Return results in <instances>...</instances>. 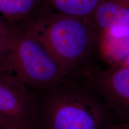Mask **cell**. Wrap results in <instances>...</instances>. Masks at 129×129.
<instances>
[{
	"mask_svg": "<svg viewBox=\"0 0 129 129\" xmlns=\"http://www.w3.org/2000/svg\"><path fill=\"white\" fill-rule=\"evenodd\" d=\"M0 125L4 129L37 127L34 92L0 76Z\"/></svg>",
	"mask_w": 129,
	"mask_h": 129,
	"instance_id": "5b68a950",
	"label": "cell"
},
{
	"mask_svg": "<svg viewBox=\"0 0 129 129\" xmlns=\"http://www.w3.org/2000/svg\"><path fill=\"white\" fill-rule=\"evenodd\" d=\"M13 32V27L0 16V67L7 51Z\"/></svg>",
	"mask_w": 129,
	"mask_h": 129,
	"instance_id": "9c48e42d",
	"label": "cell"
},
{
	"mask_svg": "<svg viewBox=\"0 0 129 129\" xmlns=\"http://www.w3.org/2000/svg\"><path fill=\"white\" fill-rule=\"evenodd\" d=\"M13 27L0 76L37 91L61 81L65 74L42 45L28 34Z\"/></svg>",
	"mask_w": 129,
	"mask_h": 129,
	"instance_id": "3957f363",
	"label": "cell"
},
{
	"mask_svg": "<svg viewBox=\"0 0 129 129\" xmlns=\"http://www.w3.org/2000/svg\"><path fill=\"white\" fill-rule=\"evenodd\" d=\"M31 129H38V128H37V127H35V128H31Z\"/></svg>",
	"mask_w": 129,
	"mask_h": 129,
	"instance_id": "7c38bea8",
	"label": "cell"
},
{
	"mask_svg": "<svg viewBox=\"0 0 129 129\" xmlns=\"http://www.w3.org/2000/svg\"><path fill=\"white\" fill-rule=\"evenodd\" d=\"M75 72L92 85L116 122L129 124V67L101 71L87 66Z\"/></svg>",
	"mask_w": 129,
	"mask_h": 129,
	"instance_id": "277c9868",
	"label": "cell"
},
{
	"mask_svg": "<svg viewBox=\"0 0 129 129\" xmlns=\"http://www.w3.org/2000/svg\"><path fill=\"white\" fill-rule=\"evenodd\" d=\"M0 129H4V128H3V127L2 126H1V125H0Z\"/></svg>",
	"mask_w": 129,
	"mask_h": 129,
	"instance_id": "8fae6325",
	"label": "cell"
},
{
	"mask_svg": "<svg viewBox=\"0 0 129 129\" xmlns=\"http://www.w3.org/2000/svg\"><path fill=\"white\" fill-rule=\"evenodd\" d=\"M38 129H108L116 122L99 93L78 73L34 91Z\"/></svg>",
	"mask_w": 129,
	"mask_h": 129,
	"instance_id": "6da1fadb",
	"label": "cell"
},
{
	"mask_svg": "<svg viewBox=\"0 0 129 129\" xmlns=\"http://www.w3.org/2000/svg\"><path fill=\"white\" fill-rule=\"evenodd\" d=\"M95 27L107 30L114 38L129 35V7L119 0H106L100 4L90 17Z\"/></svg>",
	"mask_w": 129,
	"mask_h": 129,
	"instance_id": "8992f818",
	"label": "cell"
},
{
	"mask_svg": "<svg viewBox=\"0 0 129 129\" xmlns=\"http://www.w3.org/2000/svg\"><path fill=\"white\" fill-rule=\"evenodd\" d=\"M106 0H43V6L53 12L66 15L90 18Z\"/></svg>",
	"mask_w": 129,
	"mask_h": 129,
	"instance_id": "ba28073f",
	"label": "cell"
},
{
	"mask_svg": "<svg viewBox=\"0 0 129 129\" xmlns=\"http://www.w3.org/2000/svg\"><path fill=\"white\" fill-rule=\"evenodd\" d=\"M108 129H129V124L125 122H115Z\"/></svg>",
	"mask_w": 129,
	"mask_h": 129,
	"instance_id": "30bf717a",
	"label": "cell"
},
{
	"mask_svg": "<svg viewBox=\"0 0 129 129\" xmlns=\"http://www.w3.org/2000/svg\"><path fill=\"white\" fill-rule=\"evenodd\" d=\"M42 6L43 0H0V16L17 26L29 19Z\"/></svg>",
	"mask_w": 129,
	"mask_h": 129,
	"instance_id": "52a82bcc",
	"label": "cell"
},
{
	"mask_svg": "<svg viewBox=\"0 0 129 129\" xmlns=\"http://www.w3.org/2000/svg\"><path fill=\"white\" fill-rule=\"evenodd\" d=\"M15 27L39 42L65 75L90 64L101 33L90 18L58 13L44 6Z\"/></svg>",
	"mask_w": 129,
	"mask_h": 129,
	"instance_id": "7a4b0ae2",
	"label": "cell"
}]
</instances>
